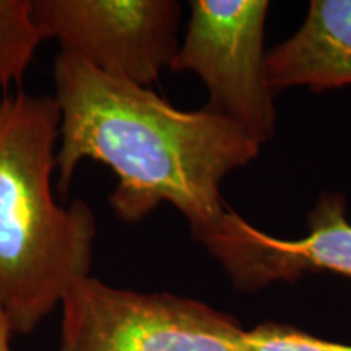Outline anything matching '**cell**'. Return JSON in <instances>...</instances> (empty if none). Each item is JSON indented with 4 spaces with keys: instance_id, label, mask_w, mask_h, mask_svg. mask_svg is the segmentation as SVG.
<instances>
[{
    "instance_id": "1",
    "label": "cell",
    "mask_w": 351,
    "mask_h": 351,
    "mask_svg": "<svg viewBox=\"0 0 351 351\" xmlns=\"http://www.w3.org/2000/svg\"><path fill=\"white\" fill-rule=\"evenodd\" d=\"M52 75L60 111L59 194L67 197L85 160L106 165L117 178L109 195L117 218L138 223L169 204L187 219L192 239L207 244L231 212L221 182L256 160L261 147L207 108L182 111L69 52L56 56Z\"/></svg>"
},
{
    "instance_id": "2",
    "label": "cell",
    "mask_w": 351,
    "mask_h": 351,
    "mask_svg": "<svg viewBox=\"0 0 351 351\" xmlns=\"http://www.w3.org/2000/svg\"><path fill=\"white\" fill-rule=\"evenodd\" d=\"M60 111L54 96L0 98V301L29 335L93 265L96 217L52 191Z\"/></svg>"
},
{
    "instance_id": "3",
    "label": "cell",
    "mask_w": 351,
    "mask_h": 351,
    "mask_svg": "<svg viewBox=\"0 0 351 351\" xmlns=\"http://www.w3.org/2000/svg\"><path fill=\"white\" fill-rule=\"evenodd\" d=\"M59 351H249L232 315L171 293L116 288L95 276L65 295Z\"/></svg>"
},
{
    "instance_id": "4",
    "label": "cell",
    "mask_w": 351,
    "mask_h": 351,
    "mask_svg": "<svg viewBox=\"0 0 351 351\" xmlns=\"http://www.w3.org/2000/svg\"><path fill=\"white\" fill-rule=\"evenodd\" d=\"M187 32L169 70L195 73L208 111L243 129L258 147L275 135L274 90L267 80L265 0H192Z\"/></svg>"
},
{
    "instance_id": "5",
    "label": "cell",
    "mask_w": 351,
    "mask_h": 351,
    "mask_svg": "<svg viewBox=\"0 0 351 351\" xmlns=\"http://www.w3.org/2000/svg\"><path fill=\"white\" fill-rule=\"evenodd\" d=\"M44 41L109 77L148 88L179 49L174 0H32Z\"/></svg>"
},
{
    "instance_id": "6",
    "label": "cell",
    "mask_w": 351,
    "mask_h": 351,
    "mask_svg": "<svg viewBox=\"0 0 351 351\" xmlns=\"http://www.w3.org/2000/svg\"><path fill=\"white\" fill-rule=\"evenodd\" d=\"M340 194L320 195L307 215L309 231L296 241L267 234L236 212L205 245L239 291H257L274 282H293L306 271L330 270L351 276V225Z\"/></svg>"
},
{
    "instance_id": "7",
    "label": "cell",
    "mask_w": 351,
    "mask_h": 351,
    "mask_svg": "<svg viewBox=\"0 0 351 351\" xmlns=\"http://www.w3.org/2000/svg\"><path fill=\"white\" fill-rule=\"evenodd\" d=\"M265 70L274 91L351 85V0L311 2L301 28L267 52Z\"/></svg>"
},
{
    "instance_id": "8",
    "label": "cell",
    "mask_w": 351,
    "mask_h": 351,
    "mask_svg": "<svg viewBox=\"0 0 351 351\" xmlns=\"http://www.w3.org/2000/svg\"><path fill=\"white\" fill-rule=\"evenodd\" d=\"M43 41L32 0H0V86L23 78Z\"/></svg>"
},
{
    "instance_id": "9",
    "label": "cell",
    "mask_w": 351,
    "mask_h": 351,
    "mask_svg": "<svg viewBox=\"0 0 351 351\" xmlns=\"http://www.w3.org/2000/svg\"><path fill=\"white\" fill-rule=\"evenodd\" d=\"M249 351H351V345L317 339L301 328L265 322L247 330Z\"/></svg>"
},
{
    "instance_id": "10",
    "label": "cell",
    "mask_w": 351,
    "mask_h": 351,
    "mask_svg": "<svg viewBox=\"0 0 351 351\" xmlns=\"http://www.w3.org/2000/svg\"><path fill=\"white\" fill-rule=\"evenodd\" d=\"M13 328L10 324V319H8V314L5 311V306L0 301V351H12V335Z\"/></svg>"
}]
</instances>
